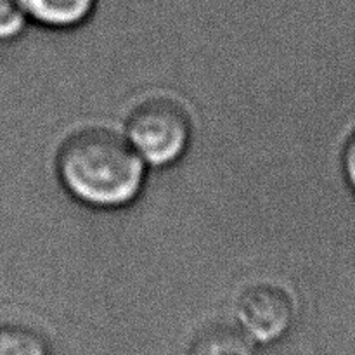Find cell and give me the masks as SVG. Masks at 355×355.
Here are the masks:
<instances>
[{"label": "cell", "mask_w": 355, "mask_h": 355, "mask_svg": "<svg viewBox=\"0 0 355 355\" xmlns=\"http://www.w3.org/2000/svg\"><path fill=\"white\" fill-rule=\"evenodd\" d=\"M58 177L80 203L123 208L134 203L146 182V163L127 137L107 128H83L59 148Z\"/></svg>", "instance_id": "obj_1"}, {"label": "cell", "mask_w": 355, "mask_h": 355, "mask_svg": "<svg viewBox=\"0 0 355 355\" xmlns=\"http://www.w3.org/2000/svg\"><path fill=\"white\" fill-rule=\"evenodd\" d=\"M125 137L146 165L163 168L186 155L191 121L184 107L173 101L149 99L130 113Z\"/></svg>", "instance_id": "obj_2"}, {"label": "cell", "mask_w": 355, "mask_h": 355, "mask_svg": "<svg viewBox=\"0 0 355 355\" xmlns=\"http://www.w3.org/2000/svg\"><path fill=\"white\" fill-rule=\"evenodd\" d=\"M236 318L239 329L252 342L270 345L290 331L295 318L293 300L277 284H253L239 297Z\"/></svg>", "instance_id": "obj_3"}, {"label": "cell", "mask_w": 355, "mask_h": 355, "mask_svg": "<svg viewBox=\"0 0 355 355\" xmlns=\"http://www.w3.org/2000/svg\"><path fill=\"white\" fill-rule=\"evenodd\" d=\"M30 23L49 30H75L96 16L101 0H17Z\"/></svg>", "instance_id": "obj_4"}, {"label": "cell", "mask_w": 355, "mask_h": 355, "mask_svg": "<svg viewBox=\"0 0 355 355\" xmlns=\"http://www.w3.org/2000/svg\"><path fill=\"white\" fill-rule=\"evenodd\" d=\"M187 355H255V350L239 328L211 326L194 340Z\"/></svg>", "instance_id": "obj_5"}, {"label": "cell", "mask_w": 355, "mask_h": 355, "mask_svg": "<svg viewBox=\"0 0 355 355\" xmlns=\"http://www.w3.org/2000/svg\"><path fill=\"white\" fill-rule=\"evenodd\" d=\"M0 355H51L45 336L23 324H0Z\"/></svg>", "instance_id": "obj_6"}, {"label": "cell", "mask_w": 355, "mask_h": 355, "mask_svg": "<svg viewBox=\"0 0 355 355\" xmlns=\"http://www.w3.org/2000/svg\"><path fill=\"white\" fill-rule=\"evenodd\" d=\"M28 24L30 19L17 0H0V44L19 38Z\"/></svg>", "instance_id": "obj_7"}, {"label": "cell", "mask_w": 355, "mask_h": 355, "mask_svg": "<svg viewBox=\"0 0 355 355\" xmlns=\"http://www.w3.org/2000/svg\"><path fill=\"white\" fill-rule=\"evenodd\" d=\"M343 172H345L347 182L355 193V134L347 142L345 151H343Z\"/></svg>", "instance_id": "obj_8"}]
</instances>
